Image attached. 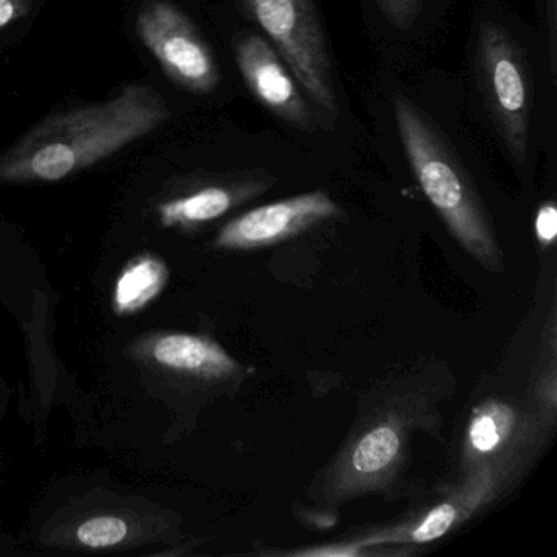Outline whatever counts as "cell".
<instances>
[{
  "label": "cell",
  "instance_id": "1",
  "mask_svg": "<svg viewBox=\"0 0 557 557\" xmlns=\"http://www.w3.org/2000/svg\"><path fill=\"white\" fill-rule=\"evenodd\" d=\"M171 119L161 92L148 83L123 87L112 99L48 116L0 154V184H51L73 177Z\"/></svg>",
  "mask_w": 557,
  "mask_h": 557
},
{
  "label": "cell",
  "instance_id": "2",
  "mask_svg": "<svg viewBox=\"0 0 557 557\" xmlns=\"http://www.w3.org/2000/svg\"><path fill=\"white\" fill-rule=\"evenodd\" d=\"M394 113L404 151L423 194L472 256L484 262H495L497 252L487 224L438 136L400 97L394 102Z\"/></svg>",
  "mask_w": 557,
  "mask_h": 557
},
{
  "label": "cell",
  "instance_id": "3",
  "mask_svg": "<svg viewBox=\"0 0 557 557\" xmlns=\"http://www.w3.org/2000/svg\"><path fill=\"white\" fill-rule=\"evenodd\" d=\"M296 81L329 115H337L331 63L311 0H244Z\"/></svg>",
  "mask_w": 557,
  "mask_h": 557
},
{
  "label": "cell",
  "instance_id": "4",
  "mask_svg": "<svg viewBox=\"0 0 557 557\" xmlns=\"http://www.w3.org/2000/svg\"><path fill=\"white\" fill-rule=\"evenodd\" d=\"M139 40L174 83L210 94L220 83L216 61L187 15L168 0H148L136 18Z\"/></svg>",
  "mask_w": 557,
  "mask_h": 557
},
{
  "label": "cell",
  "instance_id": "5",
  "mask_svg": "<svg viewBox=\"0 0 557 557\" xmlns=\"http://www.w3.org/2000/svg\"><path fill=\"white\" fill-rule=\"evenodd\" d=\"M479 61L492 112L511 154L521 161L527 152L531 112L530 83L523 61L510 37L495 25L482 30Z\"/></svg>",
  "mask_w": 557,
  "mask_h": 557
},
{
  "label": "cell",
  "instance_id": "6",
  "mask_svg": "<svg viewBox=\"0 0 557 557\" xmlns=\"http://www.w3.org/2000/svg\"><path fill=\"white\" fill-rule=\"evenodd\" d=\"M338 208L324 191L299 195L256 208L227 223L216 244L224 249H252L293 236L318 221L337 214Z\"/></svg>",
  "mask_w": 557,
  "mask_h": 557
},
{
  "label": "cell",
  "instance_id": "7",
  "mask_svg": "<svg viewBox=\"0 0 557 557\" xmlns=\"http://www.w3.org/2000/svg\"><path fill=\"white\" fill-rule=\"evenodd\" d=\"M236 60L244 81L262 106L286 122L308 128L311 115L298 84L269 41L260 37L244 38L237 45Z\"/></svg>",
  "mask_w": 557,
  "mask_h": 557
},
{
  "label": "cell",
  "instance_id": "8",
  "mask_svg": "<svg viewBox=\"0 0 557 557\" xmlns=\"http://www.w3.org/2000/svg\"><path fill=\"white\" fill-rule=\"evenodd\" d=\"M146 351L156 364L178 373L221 377L236 370L233 358L220 345L198 335H158L148 342Z\"/></svg>",
  "mask_w": 557,
  "mask_h": 557
},
{
  "label": "cell",
  "instance_id": "9",
  "mask_svg": "<svg viewBox=\"0 0 557 557\" xmlns=\"http://www.w3.org/2000/svg\"><path fill=\"white\" fill-rule=\"evenodd\" d=\"M169 269L161 257L143 253L123 267L113 286V311L132 315L148 308L168 285Z\"/></svg>",
  "mask_w": 557,
  "mask_h": 557
},
{
  "label": "cell",
  "instance_id": "10",
  "mask_svg": "<svg viewBox=\"0 0 557 557\" xmlns=\"http://www.w3.org/2000/svg\"><path fill=\"white\" fill-rule=\"evenodd\" d=\"M234 198L227 188L208 187L164 201L158 207L159 223L164 227L195 226L216 220L233 207Z\"/></svg>",
  "mask_w": 557,
  "mask_h": 557
},
{
  "label": "cell",
  "instance_id": "11",
  "mask_svg": "<svg viewBox=\"0 0 557 557\" xmlns=\"http://www.w3.org/2000/svg\"><path fill=\"white\" fill-rule=\"evenodd\" d=\"M399 446V433L391 425H380L358 443L351 456V466L361 474H373L396 459Z\"/></svg>",
  "mask_w": 557,
  "mask_h": 557
},
{
  "label": "cell",
  "instance_id": "12",
  "mask_svg": "<svg viewBox=\"0 0 557 557\" xmlns=\"http://www.w3.org/2000/svg\"><path fill=\"white\" fill-rule=\"evenodd\" d=\"M132 534L128 521L119 515H96L77 527L81 546L89 549H110L125 543Z\"/></svg>",
  "mask_w": 557,
  "mask_h": 557
},
{
  "label": "cell",
  "instance_id": "13",
  "mask_svg": "<svg viewBox=\"0 0 557 557\" xmlns=\"http://www.w3.org/2000/svg\"><path fill=\"white\" fill-rule=\"evenodd\" d=\"M510 425V416L494 412L481 413L472 420L471 429H469V442L478 451H492L500 445L502 438L507 436Z\"/></svg>",
  "mask_w": 557,
  "mask_h": 557
},
{
  "label": "cell",
  "instance_id": "14",
  "mask_svg": "<svg viewBox=\"0 0 557 557\" xmlns=\"http://www.w3.org/2000/svg\"><path fill=\"white\" fill-rule=\"evenodd\" d=\"M456 511L453 505L443 504L440 507L433 508L422 523L413 530L412 537L417 543H429V541L436 540L443 536L446 531L451 528L455 521Z\"/></svg>",
  "mask_w": 557,
  "mask_h": 557
},
{
  "label": "cell",
  "instance_id": "15",
  "mask_svg": "<svg viewBox=\"0 0 557 557\" xmlns=\"http://www.w3.org/2000/svg\"><path fill=\"white\" fill-rule=\"evenodd\" d=\"M377 4L391 24L397 25V27H407L419 14L422 0H377Z\"/></svg>",
  "mask_w": 557,
  "mask_h": 557
},
{
  "label": "cell",
  "instance_id": "16",
  "mask_svg": "<svg viewBox=\"0 0 557 557\" xmlns=\"http://www.w3.org/2000/svg\"><path fill=\"white\" fill-rule=\"evenodd\" d=\"M557 234V211L553 203L544 205L537 211L536 216V236L544 246L554 243Z\"/></svg>",
  "mask_w": 557,
  "mask_h": 557
},
{
  "label": "cell",
  "instance_id": "17",
  "mask_svg": "<svg viewBox=\"0 0 557 557\" xmlns=\"http://www.w3.org/2000/svg\"><path fill=\"white\" fill-rule=\"evenodd\" d=\"M25 12L24 0H0V30L14 24Z\"/></svg>",
  "mask_w": 557,
  "mask_h": 557
}]
</instances>
